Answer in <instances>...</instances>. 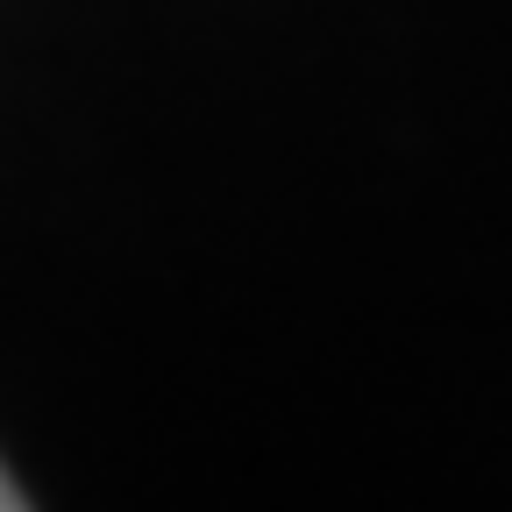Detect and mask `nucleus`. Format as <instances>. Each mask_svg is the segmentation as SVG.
<instances>
[{
  "instance_id": "obj_1",
  "label": "nucleus",
  "mask_w": 512,
  "mask_h": 512,
  "mask_svg": "<svg viewBox=\"0 0 512 512\" xmlns=\"http://www.w3.org/2000/svg\"><path fill=\"white\" fill-rule=\"evenodd\" d=\"M0 512H22V484H15L8 470H0Z\"/></svg>"
}]
</instances>
